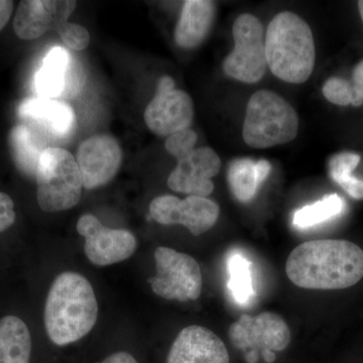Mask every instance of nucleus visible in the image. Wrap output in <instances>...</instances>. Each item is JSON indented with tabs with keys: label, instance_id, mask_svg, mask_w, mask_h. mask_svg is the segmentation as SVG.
<instances>
[{
	"label": "nucleus",
	"instance_id": "nucleus-1",
	"mask_svg": "<svg viewBox=\"0 0 363 363\" xmlns=\"http://www.w3.org/2000/svg\"><path fill=\"white\" fill-rule=\"evenodd\" d=\"M289 279L307 290H343L363 278V250L347 240L306 241L289 255Z\"/></svg>",
	"mask_w": 363,
	"mask_h": 363
},
{
	"label": "nucleus",
	"instance_id": "nucleus-2",
	"mask_svg": "<svg viewBox=\"0 0 363 363\" xmlns=\"http://www.w3.org/2000/svg\"><path fill=\"white\" fill-rule=\"evenodd\" d=\"M98 306L94 290L77 272L59 274L52 281L45 307V326L52 343L64 346L87 335L95 326Z\"/></svg>",
	"mask_w": 363,
	"mask_h": 363
},
{
	"label": "nucleus",
	"instance_id": "nucleus-3",
	"mask_svg": "<svg viewBox=\"0 0 363 363\" xmlns=\"http://www.w3.org/2000/svg\"><path fill=\"white\" fill-rule=\"evenodd\" d=\"M267 64L274 77L302 84L311 77L316 48L311 28L298 14L281 11L267 26Z\"/></svg>",
	"mask_w": 363,
	"mask_h": 363
},
{
	"label": "nucleus",
	"instance_id": "nucleus-4",
	"mask_svg": "<svg viewBox=\"0 0 363 363\" xmlns=\"http://www.w3.org/2000/svg\"><path fill=\"white\" fill-rule=\"evenodd\" d=\"M298 117L292 105L269 90H259L248 100L242 136L253 149H269L295 140Z\"/></svg>",
	"mask_w": 363,
	"mask_h": 363
},
{
	"label": "nucleus",
	"instance_id": "nucleus-5",
	"mask_svg": "<svg viewBox=\"0 0 363 363\" xmlns=\"http://www.w3.org/2000/svg\"><path fill=\"white\" fill-rule=\"evenodd\" d=\"M35 180L38 203L44 212L66 211L80 201L82 176L68 150L47 147L40 155Z\"/></svg>",
	"mask_w": 363,
	"mask_h": 363
},
{
	"label": "nucleus",
	"instance_id": "nucleus-6",
	"mask_svg": "<svg viewBox=\"0 0 363 363\" xmlns=\"http://www.w3.org/2000/svg\"><path fill=\"white\" fill-rule=\"evenodd\" d=\"M234 48L223 62V71L229 77L255 84L267 71L266 33L257 16L242 13L233 26Z\"/></svg>",
	"mask_w": 363,
	"mask_h": 363
},
{
	"label": "nucleus",
	"instance_id": "nucleus-7",
	"mask_svg": "<svg viewBox=\"0 0 363 363\" xmlns=\"http://www.w3.org/2000/svg\"><path fill=\"white\" fill-rule=\"evenodd\" d=\"M157 274L150 279L152 292L166 300L195 301L202 293V272L197 260L173 248L155 252Z\"/></svg>",
	"mask_w": 363,
	"mask_h": 363
},
{
	"label": "nucleus",
	"instance_id": "nucleus-8",
	"mask_svg": "<svg viewBox=\"0 0 363 363\" xmlns=\"http://www.w3.org/2000/svg\"><path fill=\"white\" fill-rule=\"evenodd\" d=\"M229 339L234 347L245 351H255L267 363L276 360V352L284 351L291 342V332L285 320L278 314L264 312L250 316L242 315L230 325Z\"/></svg>",
	"mask_w": 363,
	"mask_h": 363
},
{
	"label": "nucleus",
	"instance_id": "nucleus-9",
	"mask_svg": "<svg viewBox=\"0 0 363 363\" xmlns=\"http://www.w3.org/2000/svg\"><path fill=\"white\" fill-rule=\"evenodd\" d=\"M194 118L192 98L185 91L176 89L169 76L160 79L157 93L145 111L147 128L157 136H169L190 128Z\"/></svg>",
	"mask_w": 363,
	"mask_h": 363
},
{
	"label": "nucleus",
	"instance_id": "nucleus-10",
	"mask_svg": "<svg viewBox=\"0 0 363 363\" xmlns=\"http://www.w3.org/2000/svg\"><path fill=\"white\" fill-rule=\"evenodd\" d=\"M218 204L204 197L188 196L180 199L176 196L162 195L150 205V215L162 225H182L194 236L202 235L218 220Z\"/></svg>",
	"mask_w": 363,
	"mask_h": 363
},
{
	"label": "nucleus",
	"instance_id": "nucleus-11",
	"mask_svg": "<svg viewBox=\"0 0 363 363\" xmlns=\"http://www.w3.org/2000/svg\"><path fill=\"white\" fill-rule=\"evenodd\" d=\"M77 230L85 238L86 255L96 266H111L130 259L138 247L130 231L104 226L92 214L83 215L79 219Z\"/></svg>",
	"mask_w": 363,
	"mask_h": 363
},
{
	"label": "nucleus",
	"instance_id": "nucleus-12",
	"mask_svg": "<svg viewBox=\"0 0 363 363\" xmlns=\"http://www.w3.org/2000/svg\"><path fill=\"white\" fill-rule=\"evenodd\" d=\"M76 162L83 187L92 190L106 185L116 177L123 162V152L113 136L93 135L81 143Z\"/></svg>",
	"mask_w": 363,
	"mask_h": 363
},
{
	"label": "nucleus",
	"instance_id": "nucleus-13",
	"mask_svg": "<svg viewBox=\"0 0 363 363\" xmlns=\"http://www.w3.org/2000/svg\"><path fill=\"white\" fill-rule=\"evenodd\" d=\"M221 160L211 147L195 149L179 160L168 178L171 190L188 196L208 198L214 190L212 178L219 173Z\"/></svg>",
	"mask_w": 363,
	"mask_h": 363
},
{
	"label": "nucleus",
	"instance_id": "nucleus-14",
	"mask_svg": "<svg viewBox=\"0 0 363 363\" xmlns=\"http://www.w3.org/2000/svg\"><path fill=\"white\" fill-rule=\"evenodd\" d=\"M76 6V1H21L14 16V33L21 40L39 39L48 30L58 28L62 23H66Z\"/></svg>",
	"mask_w": 363,
	"mask_h": 363
},
{
	"label": "nucleus",
	"instance_id": "nucleus-15",
	"mask_svg": "<svg viewBox=\"0 0 363 363\" xmlns=\"http://www.w3.org/2000/svg\"><path fill=\"white\" fill-rule=\"evenodd\" d=\"M167 363H229L225 344L205 327H186L178 334Z\"/></svg>",
	"mask_w": 363,
	"mask_h": 363
},
{
	"label": "nucleus",
	"instance_id": "nucleus-16",
	"mask_svg": "<svg viewBox=\"0 0 363 363\" xmlns=\"http://www.w3.org/2000/svg\"><path fill=\"white\" fill-rule=\"evenodd\" d=\"M18 113L26 121L54 138L70 135L75 124V116L69 105L49 98L26 99L21 104Z\"/></svg>",
	"mask_w": 363,
	"mask_h": 363
},
{
	"label": "nucleus",
	"instance_id": "nucleus-17",
	"mask_svg": "<svg viewBox=\"0 0 363 363\" xmlns=\"http://www.w3.org/2000/svg\"><path fill=\"white\" fill-rule=\"evenodd\" d=\"M216 4L209 0H187L175 28L176 44L182 49H195L206 39L213 26Z\"/></svg>",
	"mask_w": 363,
	"mask_h": 363
},
{
	"label": "nucleus",
	"instance_id": "nucleus-18",
	"mask_svg": "<svg viewBox=\"0 0 363 363\" xmlns=\"http://www.w3.org/2000/svg\"><path fill=\"white\" fill-rule=\"evenodd\" d=\"M271 172V162L267 160L255 162L242 157L231 162L227 172V181L235 199L241 203L252 201Z\"/></svg>",
	"mask_w": 363,
	"mask_h": 363
},
{
	"label": "nucleus",
	"instance_id": "nucleus-19",
	"mask_svg": "<svg viewBox=\"0 0 363 363\" xmlns=\"http://www.w3.org/2000/svg\"><path fill=\"white\" fill-rule=\"evenodd\" d=\"M32 339L28 326L16 316L0 319V363H30Z\"/></svg>",
	"mask_w": 363,
	"mask_h": 363
},
{
	"label": "nucleus",
	"instance_id": "nucleus-20",
	"mask_svg": "<svg viewBox=\"0 0 363 363\" xmlns=\"http://www.w3.org/2000/svg\"><path fill=\"white\" fill-rule=\"evenodd\" d=\"M68 65L69 54L63 48H52L48 52L42 68L35 76V88L40 97L52 99L63 92Z\"/></svg>",
	"mask_w": 363,
	"mask_h": 363
},
{
	"label": "nucleus",
	"instance_id": "nucleus-21",
	"mask_svg": "<svg viewBox=\"0 0 363 363\" xmlns=\"http://www.w3.org/2000/svg\"><path fill=\"white\" fill-rule=\"evenodd\" d=\"M14 161L21 172L26 175H35L37 173L43 145L35 133L26 125H18L11 131L9 136Z\"/></svg>",
	"mask_w": 363,
	"mask_h": 363
},
{
	"label": "nucleus",
	"instance_id": "nucleus-22",
	"mask_svg": "<svg viewBox=\"0 0 363 363\" xmlns=\"http://www.w3.org/2000/svg\"><path fill=\"white\" fill-rule=\"evenodd\" d=\"M359 162V155L353 152H339L328 162L329 176L332 180L355 200H363V180L352 174Z\"/></svg>",
	"mask_w": 363,
	"mask_h": 363
},
{
	"label": "nucleus",
	"instance_id": "nucleus-23",
	"mask_svg": "<svg viewBox=\"0 0 363 363\" xmlns=\"http://www.w3.org/2000/svg\"><path fill=\"white\" fill-rule=\"evenodd\" d=\"M343 209V200L337 194L325 196L322 199L300 208L294 213L293 224L306 229L319 225L337 216Z\"/></svg>",
	"mask_w": 363,
	"mask_h": 363
},
{
	"label": "nucleus",
	"instance_id": "nucleus-24",
	"mask_svg": "<svg viewBox=\"0 0 363 363\" xmlns=\"http://www.w3.org/2000/svg\"><path fill=\"white\" fill-rule=\"evenodd\" d=\"M229 281L227 284L234 300L240 305L250 302L255 295L252 286V264L247 257L233 253L227 260Z\"/></svg>",
	"mask_w": 363,
	"mask_h": 363
},
{
	"label": "nucleus",
	"instance_id": "nucleus-25",
	"mask_svg": "<svg viewBox=\"0 0 363 363\" xmlns=\"http://www.w3.org/2000/svg\"><path fill=\"white\" fill-rule=\"evenodd\" d=\"M198 135L194 130L191 128L179 131L174 133L167 138L164 147L168 150L169 154L175 157L177 161L187 157L194 150L196 143H197Z\"/></svg>",
	"mask_w": 363,
	"mask_h": 363
},
{
	"label": "nucleus",
	"instance_id": "nucleus-26",
	"mask_svg": "<svg viewBox=\"0 0 363 363\" xmlns=\"http://www.w3.org/2000/svg\"><path fill=\"white\" fill-rule=\"evenodd\" d=\"M324 97L331 104L339 106L351 105L352 93L350 80L341 77L329 78L322 87Z\"/></svg>",
	"mask_w": 363,
	"mask_h": 363
},
{
	"label": "nucleus",
	"instance_id": "nucleus-27",
	"mask_svg": "<svg viewBox=\"0 0 363 363\" xmlns=\"http://www.w3.org/2000/svg\"><path fill=\"white\" fill-rule=\"evenodd\" d=\"M57 30L64 44L74 51H83L89 45L90 33L83 26L66 21Z\"/></svg>",
	"mask_w": 363,
	"mask_h": 363
},
{
	"label": "nucleus",
	"instance_id": "nucleus-28",
	"mask_svg": "<svg viewBox=\"0 0 363 363\" xmlns=\"http://www.w3.org/2000/svg\"><path fill=\"white\" fill-rule=\"evenodd\" d=\"M16 221V211L13 199L6 193L0 192V233L13 225Z\"/></svg>",
	"mask_w": 363,
	"mask_h": 363
},
{
	"label": "nucleus",
	"instance_id": "nucleus-29",
	"mask_svg": "<svg viewBox=\"0 0 363 363\" xmlns=\"http://www.w3.org/2000/svg\"><path fill=\"white\" fill-rule=\"evenodd\" d=\"M352 100L351 105L359 107L363 105V60L358 62L352 71V78L350 81Z\"/></svg>",
	"mask_w": 363,
	"mask_h": 363
},
{
	"label": "nucleus",
	"instance_id": "nucleus-30",
	"mask_svg": "<svg viewBox=\"0 0 363 363\" xmlns=\"http://www.w3.org/2000/svg\"><path fill=\"white\" fill-rule=\"evenodd\" d=\"M13 11V2L11 0H0V32L9 23Z\"/></svg>",
	"mask_w": 363,
	"mask_h": 363
},
{
	"label": "nucleus",
	"instance_id": "nucleus-31",
	"mask_svg": "<svg viewBox=\"0 0 363 363\" xmlns=\"http://www.w3.org/2000/svg\"><path fill=\"white\" fill-rule=\"evenodd\" d=\"M98 363H138L135 358L128 352H116Z\"/></svg>",
	"mask_w": 363,
	"mask_h": 363
},
{
	"label": "nucleus",
	"instance_id": "nucleus-32",
	"mask_svg": "<svg viewBox=\"0 0 363 363\" xmlns=\"http://www.w3.org/2000/svg\"><path fill=\"white\" fill-rule=\"evenodd\" d=\"M358 11H359L360 18H362V21L363 23V0H360V1L357 2Z\"/></svg>",
	"mask_w": 363,
	"mask_h": 363
}]
</instances>
